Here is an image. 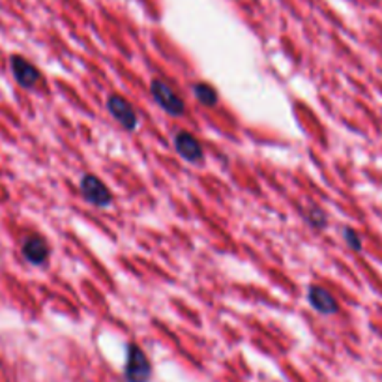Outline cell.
<instances>
[{
    "instance_id": "1",
    "label": "cell",
    "mask_w": 382,
    "mask_h": 382,
    "mask_svg": "<svg viewBox=\"0 0 382 382\" xmlns=\"http://www.w3.org/2000/svg\"><path fill=\"white\" fill-rule=\"evenodd\" d=\"M150 92L152 98L169 116H182L186 113V104L178 94L170 88L169 83H165L163 79H152L150 83Z\"/></svg>"
},
{
    "instance_id": "2",
    "label": "cell",
    "mask_w": 382,
    "mask_h": 382,
    "mask_svg": "<svg viewBox=\"0 0 382 382\" xmlns=\"http://www.w3.org/2000/svg\"><path fill=\"white\" fill-rule=\"evenodd\" d=\"M124 375L128 382H148L152 377V366L146 354L139 345L129 343L128 354H126Z\"/></svg>"
},
{
    "instance_id": "3",
    "label": "cell",
    "mask_w": 382,
    "mask_h": 382,
    "mask_svg": "<svg viewBox=\"0 0 382 382\" xmlns=\"http://www.w3.org/2000/svg\"><path fill=\"white\" fill-rule=\"evenodd\" d=\"M79 190H81V195L84 197V201H88L94 207L105 208L113 202L111 190L96 175H84L79 182Z\"/></svg>"
},
{
    "instance_id": "4",
    "label": "cell",
    "mask_w": 382,
    "mask_h": 382,
    "mask_svg": "<svg viewBox=\"0 0 382 382\" xmlns=\"http://www.w3.org/2000/svg\"><path fill=\"white\" fill-rule=\"evenodd\" d=\"M107 109L111 116H113L116 122H119L126 131H133L139 124V116H137V111L124 96L120 94H111L107 98Z\"/></svg>"
},
{
    "instance_id": "5",
    "label": "cell",
    "mask_w": 382,
    "mask_h": 382,
    "mask_svg": "<svg viewBox=\"0 0 382 382\" xmlns=\"http://www.w3.org/2000/svg\"><path fill=\"white\" fill-rule=\"evenodd\" d=\"M21 251L23 257L31 264H34V266L45 264L49 255H51V248H49V244H47V240L42 234H28V236H25Z\"/></svg>"
},
{
    "instance_id": "6",
    "label": "cell",
    "mask_w": 382,
    "mask_h": 382,
    "mask_svg": "<svg viewBox=\"0 0 382 382\" xmlns=\"http://www.w3.org/2000/svg\"><path fill=\"white\" fill-rule=\"evenodd\" d=\"M175 150L180 154V158H184L190 163H199L204 158V150H202V145L199 143L195 135L187 133V131H178L175 135Z\"/></svg>"
},
{
    "instance_id": "7",
    "label": "cell",
    "mask_w": 382,
    "mask_h": 382,
    "mask_svg": "<svg viewBox=\"0 0 382 382\" xmlns=\"http://www.w3.org/2000/svg\"><path fill=\"white\" fill-rule=\"evenodd\" d=\"M307 302L320 315H336L339 311V304L334 295L320 285H311L307 289Z\"/></svg>"
},
{
    "instance_id": "8",
    "label": "cell",
    "mask_w": 382,
    "mask_h": 382,
    "mask_svg": "<svg viewBox=\"0 0 382 382\" xmlns=\"http://www.w3.org/2000/svg\"><path fill=\"white\" fill-rule=\"evenodd\" d=\"M11 72H13V77L23 88H34L40 79H42V73L32 62H28L26 58L19 57V55H13L11 57Z\"/></svg>"
},
{
    "instance_id": "9",
    "label": "cell",
    "mask_w": 382,
    "mask_h": 382,
    "mask_svg": "<svg viewBox=\"0 0 382 382\" xmlns=\"http://www.w3.org/2000/svg\"><path fill=\"white\" fill-rule=\"evenodd\" d=\"M193 94L195 98L199 99V104L208 105V107H214L217 104V90L208 83H195L193 84Z\"/></svg>"
},
{
    "instance_id": "10",
    "label": "cell",
    "mask_w": 382,
    "mask_h": 382,
    "mask_svg": "<svg viewBox=\"0 0 382 382\" xmlns=\"http://www.w3.org/2000/svg\"><path fill=\"white\" fill-rule=\"evenodd\" d=\"M304 219L307 222V225H311L317 231H322V229L328 225V217H326L324 210L319 207H310L307 208V212L304 214Z\"/></svg>"
},
{
    "instance_id": "11",
    "label": "cell",
    "mask_w": 382,
    "mask_h": 382,
    "mask_svg": "<svg viewBox=\"0 0 382 382\" xmlns=\"http://www.w3.org/2000/svg\"><path fill=\"white\" fill-rule=\"evenodd\" d=\"M343 236H345V242L349 244V248L352 251H361V236L354 231L352 227L343 229Z\"/></svg>"
}]
</instances>
